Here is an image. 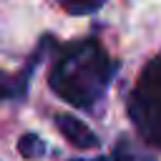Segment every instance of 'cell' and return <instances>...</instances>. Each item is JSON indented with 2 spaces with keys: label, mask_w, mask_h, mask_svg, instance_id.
I'll return each instance as SVG.
<instances>
[{
  "label": "cell",
  "mask_w": 161,
  "mask_h": 161,
  "mask_svg": "<svg viewBox=\"0 0 161 161\" xmlns=\"http://www.w3.org/2000/svg\"><path fill=\"white\" fill-rule=\"evenodd\" d=\"M128 118L138 136L161 148V53L153 55L138 73V80L126 101Z\"/></svg>",
  "instance_id": "7a4b0ae2"
},
{
  "label": "cell",
  "mask_w": 161,
  "mask_h": 161,
  "mask_svg": "<svg viewBox=\"0 0 161 161\" xmlns=\"http://www.w3.org/2000/svg\"><path fill=\"white\" fill-rule=\"evenodd\" d=\"M18 151H20V156H25V158H40V156L45 153V143H43V138L35 136V133H23L20 141H18Z\"/></svg>",
  "instance_id": "8992f818"
},
{
  "label": "cell",
  "mask_w": 161,
  "mask_h": 161,
  "mask_svg": "<svg viewBox=\"0 0 161 161\" xmlns=\"http://www.w3.org/2000/svg\"><path fill=\"white\" fill-rule=\"evenodd\" d=\"M70 161H106V158H70Z\"/></svg>",
  "instance_id": "ba28073f"
},
{
  "label": "cell",
  "mask_w": 161,
  "mask_h": 161,
  "mask_svg": "<svg viewBox=\"0 0 161 161\" xmlns=\"http://www.w3.org/2000/svg\"><path fill=\"white\" fill-rule=\"evenodd\" d=\"M113 161H156V156L136 146L128 136H118L113 146Z\"/></svg>",
  "instance_id": "5b68a950"
},
{
  "label": "cell",
  "mask_w": 161,
  "mask_h": 161,
  "mask_svg": "<svg viewBox=\"0 0 161 161\" xmlns=\"http://www.w3.org/2000/svg\"><path fill=\"white\" fill-rule=\"evenodd\" d=\"M55 126H58V131L65 136V141H68L70 146H75V148H96V146H98V136H96L80 118H75V116H70V113L55 116Z\"/></svg>",
  "instance_id": "277c9868"
},
{
  "label": "cell",
  "mask_w": 161,
  "mask_h": 161,
  "mask_svg": "<svg viewBox=\"0 0 161 161\" xmlns=\"http://www.w3.org/2000/svg\"><path fill=\"white\" fill-rule=\"evenodd\" d=\"M55 48H58V43L53 40V35H43L40 43L35 45V50L28 55L23 70H18V73H13V75L5 73V70H0V101H25L30 78H33L38 63H40L48 53H53Z\"/></svg>",
  "instance_id": "3957f363"
},
{
  "label": "cell",
  "mask_w": 161,
  "mask_h": 161,
  "mask_svg": "<svg viewBox=\"0 0 161 161\" xmlns=\"http://www.w3.org/2000/svg\"><path fill=\"white\" fill-rule=\"evenodd\" d=\"M58 3L70 15H88V13H96L106 0H58Z\"/></svg>",
  "instance_id": "52a82bcc"
},
{
  "label": "cell",
  "mask_w": 161,
  "mask_h": 161,
  "mask_svg": "<svg viewBox=\"0 0 161 161\" xmlns=\"http://www.w3.org/2000/svg\"><path fill=\"white\" fill-rule=\"evenodd\" d=\"M116 73L118 60L108 55L103 43L98 38H80L53 50L48 86L65 103L83 111H96Z\"/></svg>",
  "instance_id": "6da1fadb"
}]
</instances>
